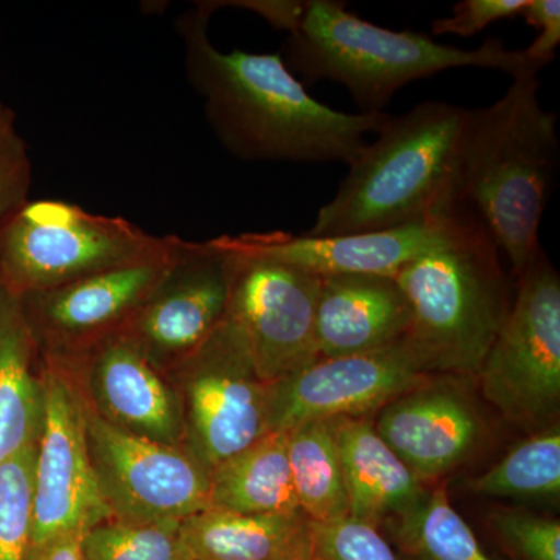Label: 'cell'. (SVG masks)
Returning <instances> with one entry per match:
<instances>
[{
    "label": "cell",
    "mask_w": 560,
    "mask_h": 560,
    "mask_svg": "<svg viewBox=\"0 0 560 560\" xmlns=\"http://www.w3.org/2000/svg\"><path fill=\"white\" fill-rule=\"evenodd\" d=\"M411 311L396 279L340 275L320 278L316 305L319 359L372 352L404 340Z\"/></svg>",
    "instance_id": "cell-18"
},
{
    "label": "cell",
    "mask_w": 560,
    "mask_h": 560,
    "mask_svg": "<svg viewBox=\"0 0 560 560\" xmlns=\"http://www.w3.org/2000/svg\"><path fill=\"white\" fill-rule=\"evenodd\" d=\"M420 223L360 234L308 237L287 232L242 234L235 245L319 276L372 275L396 278L397 272L418 259L451 231L463 206Z\"/></svg>",
    "instance_id": "cell-15"
},
{
    "label": "cell",
    "mask_w": 560,
    "mask_h": 560,
    "mask_svg": "<svg viewBox=\"0 0 560 560\" xmlns=\"http://www.w3.org/2000/svg\"><path fill=\"white\" fill-rule=\"evenodd\" d=\"M32 161L13 110L0 109V224L28 202Z\"/></svg>",
    "instance_id": "cell-29"
},
{
    "label": "cell",
    "mask_w": 560,
    "mask_h": 560,
    "mask_svg": "<svg viewBox=\"0 0 560 560\" xmlns=\"http://www.w3.org/2000/svg\"><path fill=\"white\" fill-rule=\"evenodd\" d=\"M86 438L113 518L183 522L209 510L210 474L183 445L117 429L88 405Z\"/></svg>",
    "instance_id": "cell-10"
},
{
    "label": "cell",
    "mask_w": 560,
    "mask_h": 560,
    "mask_svg": "<svg viewBox=\"0 0 560 560\" xmlns=\"http://www.w3.org/2000/svg\"><path fill=\"white\" fill-rule=\"evenodd\" d=\"M68 381L57 370L43 377L31 547L69 530L86 533L113 518L88 448L86 404Z\"/></svg>",
    "instance_id": "cell-11"
},
{
    "label": "cell",
    "mask_w": 560,
    "mask_h": 560,
    "mask_svg": "<svg viewBox=\"0 0 560 560\" xmlns=\"http://www.w3.org/2000/svg\"><path fill=\"white\" fill-rule=\"evenodd\" d=\"M429 375L405 338L359 355L319 359L270 383V433L308 420L361 418L425 385Z\"/></svg>",
    "instance_id": "cell-12"
},
{
    "label": "cell",
    "mask_w": 560,
    "mask_h": 560,
    "mask_svg": "<svg viewBox=\"0 0 560 560\" xmlns=\"http://www.w3.org/2000/svg\"><path fill=\"white\" fill-rule=\"evenodd\" d=\"M171 237L70 202L28 201L0 224V282L24 298L149 257Z\"/></svg>",
    "instance_id": "cell-6"
},
{
    "label": "cell",
    "mask_w": 560,
    "mask_h": 560,
    "mask_svg": "<svg viewBox=\"0 0 560 560\" xmlns=\"http://www.w3.org/2000/svg\"><path fill=\"white\" fill-rule=\"evenodd\" d=\"M393 518L397 540L419 560H493L452 506L445 486L427 493L418 506Z\"/></svg>",
    "instance_id": "cell-24"
},
{
    "label": "cell",
    "mask_w": 560,
    "mask_h": 560,
    "mask_svg": "<svg viewBox=\"0 0 560 560\" xmlns=\"http://www.w3.org/2000/svg\"><path fill=\"white\" fill-rule=\"evenodd\" d=\"M86 560H194L180 522H132L109 518L86 530Z\"/></svg>",
    "instance_id": "cell-26"
},
{
    "label": "cell",
    "mask_w": 560,
    "mask_h": 560,
    "mask_svg": "<svg viewBox=\"0 0 560 560\" xmlns=\"http://www.w3.org/2000/svg\"><path fill=\"white\" fill-rule=\"evenodd\" d=\"M375 430L422 482L458 466L481 433L480 420L459 393L425 385L383 407Z\"/></svg>",
    "instance_id": "cell-17"
},
{
    "label": "cell",
    "mask_w": 560,
    "mask_h": 560,
    "mask_svg": "<svg viewBox=\"0 0 560 560\" xmlns=\"http://www.w3.org/2000/svg\"><path fill=\"white\" fill-rule=\"evenodd\" d=\"M2 108H3V103H0V109H2Z\"/></svg>",
    "instance_id": "cell-35"
},
{
    "label": "cell",
    "mask_w": 560,
    "mask_h": 560,
    "mask_svg": "<svg viewBox=\"0 0 560 560\" xmlns=\"http://www.w3.org/2000/svg\"><path fill=\"white\" fill-rule=\"evenodd\" d=\"M86 371L92 410L103 420L136 436L183 445L178 393L127 335L117 331L92 346Z\"/></svg>",
    "instance_id": "cell-16"
},
{
    "label": "cell",
    "mask_w": 560,
    "mask_h": 560,
    "mask_svg": "<svg viewBox=\"0 0 560 560\" xmlns=\"http://www.w3.org/2000/svg\"><path fill=\"white\" fill-rule=\"evenodd\" d=\"M312 560V559H311Z\"/></svg>",
    "instance_id": "cell-37"
},
{
    "label": "cell",
    "mask_w": 560,
    "mask_h": 560,
    "mask_svg": "<svg viewBox=\"0 0 560 560\" xmlns=\"http://www.w3.org/2000/svg\"><path fill=\"white\" fill-rule=\"evenodd\" d=\"M36 444L0 464V560H25L35 501Z\"/></svg>",
    "instance_id": "cell-27"
},
{
    "label": "cell",
    "mask_w": 560,
    "mask_h": 560,
    "mask_svg": "<svg viewBox=\"0 0 560 560\" xmlns=\"http://www.w3.org/2000/svg\"><path fill=\"white\" fill-rule=\"evenodd\" d=\"M482 361V394L511 422L540 425L559 410L560 279L541 249Z\"/></svg>",
    "instance_id": "cell-8"
},
{
    "label": "cell",
    "mask_w": 560,
    "mask_h": 560,
    "mask_svg": "<svg viewBox=\"0 0 560 560\" xmlns=\"http://www.w3.org/2000/svg\"><path fill=\"white\" fill-rule=\"evenodd\" d=\"M493 526L525 560H560V523L522 511H499Z\"/></svg>",
    "instance_id": "cell-30"
},
{
    "label": "cell",
    "mask_w": 560,
    "mask_h": 560,
    "mask_svg": "<svg viewBox=\"0 0 560 560\" xmlns=\"http://www.w3.org/2000/svg\"><path fill=\"white\" fill-rule=\"evenodd\" d=\"M219 2H205L178 22L189 83L205 103L213 135L235 158L302 164H350L389 114H348L308 94L276 54L221 51L209 38Z\"/></svg>",
    "instance_id": "cell-1"
},
{
    "label": "cell",
    "mask_w": 560,
    "mask_h": 560,
    "mask_svg": "<svg viewBox=\"0 0 560 560\" xmlns=\"http://www.w3.org/2000/svg\"><path fill=\"white\" fill-rule=\"evenodd\" d=\"M228 302V250L220 238L180 241L171 270L120 331L154 366L176 364L217 329Z\"/></svg>",
    "instance_id": "cell-13"
},
{
    "label": "cell",
    "mask_w": 560,
    "mask_h": 560,
    "mask_svg": "<svg viewBox=\"0 0 560 560\" xmlns=\"http://www.w3.org/2000/svg\"><path fill=\"white\" fill-rule=\"evenodd\" d=\"M36 349L21 298L0 283V464L38 444L44 394L33 374Z\"/></svg>",
    "instance_id": "cell-21"
},
{
    "label": "cell",
    "mask_w": 560,
    "mask_h": 560,
    "mask_svg": "<svg viewBox=\"0 0 560 560\" xmlns=\"http://www.w3.org/2000/svg\"><path fill=\"white\" fill-rule=\"evenodd\" d=\"M232 5H241L254 13L260 14L265 21L270 22L272 27L283 32H293L300 22L304 2H291V0H261V2H235Z\"/></svg>",
    "instance_id": "cell-34"
},
{
    "label": "cell",
    "mask_w": 560,
    "mask_h": 560,
    "mask_svg": "<svg viewBox=\"0 0 560 560\" xmlns=\"http://www.w3.org/2000/svg\"><path fill=\"white\" fill-rule=\"evenodd\" d=\"M175 368L184 416L183 447L209 474L270 433V385L257 375L245 335L228 313Z\"/></svg>",
    "instance_id": "cell-7"
},
{
    "label": "cell",
    "mask_w": 560,
    "mask_h": 560,
    "mask_svg": "<svg viewBox=\"0 0 560 560\" xmlns=\"http://www.w3.org/2000/svg\"><path fill=\"white\" fill-rule=\"evenodd\" d=\"M287 451L298 501L315 523L349 518L348 492L337 442V419L302 422L287 431Z\"/></svg>",
    "instance_id": "cell-23"
},
{
    "label": "cell",
    "mask_w": 560,
    "mask_h": 560,
    "mask_svg": "<svg viewBox=\"0 0 560 560\" xmlns=\"http://www.w3.org/2000/svg\"><path fill=\"white\" fill-rule=\"evenodd\" d=\"M521 16L525 18L526 24L539 32L533 44L523 51L529 60L547 68L555 61L556 51L560 46L559 0H528Z\"/></svg>",
    "instance_id": "cell-32"
},
{
    "label": "cell",
    "mask_w": 560,
    "mask_h": 560,
    "mask_svg": "<svg viewBox=\"0 0 560 560\" xmlns=\"http://www.w3.org/2000/svg\"><path fill=\"white\" fill-rule=\"evenodd\" d=\"M312 560H399L388 541L371 523L312 522Z\"/></svg>",
    "instance_id": "cell-28"
},
{
    "label": "cell",
    "mask_w": 560,
    "mask_h": 560,
    "mask_svg": "<svg viewBox=\"0 0 560 560\" xmlns=\"http://www.w3.org/2000/svg\"><path fill=\"white\" fill-rule=\"evenodd\" d=\"M0 283H2V282H0Z\"/></svg>",
    "instance_id": "cell-36"
},
{
    "label": "cell",
    "mask_w": 560,
    "mask_h": 560,
    "mask_svg": "<svg viewBox=\"0 0 560 560\" xmlns=\"http://www.w3.org/2000/svg\"><path fill=\"white\" fill-rule=\"evenodd\" d=\"M83 530L57 534L43 544L28 547L25 560H86L83 550Z\"/></svg>",
    "instance_id": "cell-33"
},
{
    "label": "cell",
    "mask_w": 560,
    "mask_h": 560,
    "mask_svg": "<svg viewBox=\"0 0 560 560\" xmlns=\"http://www.w3.org/2000/svg\"><path fill=\"white\" fill-rule=\"evenodd\" d=\"M499 250L464 205L447 235L394 278L411 311L405 340L430 374L480 372L512 304Z\"/></svg>",
    "instance_id": "cell-5"
},
{
    "label": "cell",
    "mask_w": 560,
    "mask_h": 560,
    "mask_svg": "<svg viewBox=\"0 0 560 560\" xmlns=\"http://www.w3.org/2000/svg\"><path fill=\"white\" fill-rule=\"evenodd\" d=\"M228 250V315L248 342L257 375L275 383L319 360L316 305L319 276L243 249L221 235Z\"/></svg>",
    "instance_id": "cell-9"
},
{
    "label": "cell",
    "mask_w": 560,
    "mask_h": 560,
    "mask_svg": "<svg viewBox=\"0 0 560 560\" xmlns=\"http://www.w3.org/2000/svg\"><path fill=\"white\" fill-rule=\"evenodd\" d=\"M464 109L425 102L389 116L375 142L349 164L337 194L320 208L308 237L393 230L445 215L464 201L458 147Z\"/></svg>",
    "instance_id": "cell-3"
},
{
    "label": "cell",
    "mask_w": 560,
    "mask_h": 560,
    "mask_svg": "<svg viewBox=\"0 0 560 560\" xmlns=\"http://www.w3.org/2000/svg\"><path fill=\"white\" fill-rule=\"evenodd\" d=\"M209 508L248 515L300 514L287 431L265 434L210 471Z\"/></svg>",
    "instance_id": "cell-22"
},
{
    "label": "cell",
    "mask_w": 560,
    "mask_h": 560,
    "mask_svg": "<svg viewBox=\"0 0 560 560\" xmlns=\"http://www.w3.org/2000/svg\"><path fill=\"white\" fill-rule=\"evenodd\" d=\"M528 0H460L452 7V14L433 22V35H453L470 38L501 20L521 16Z\"/></svg>",
    "instance_id": "cell-31"
},
{
    "label": "cell",
    "mask_w": 560,
    "mask_h": 560,
    "mask_svg": "<svg viewBox=\"0 0 560 560\" xmlns=\"http://www.w3.org/2000/svg\"><path fill=\"white\" fill-rule=\"evenodd\" d=\"M285 49L283 61L305 84H342L363 114L385 113L401 88L444 70L492 69L518 80L545 69L525 51L506 49L501 39L490 38L471 50L444 46L425 33L378 27L335 0L304 2Z\"/></svg>",
    "instance_id": "cell-4"
},
{
    "label": "cell",
    "mask_w": 560,
    "mask_h": 560,
    "mask_svg": "<svg viewBox=\"0 0 560 560\" xmlns=\"http://www.w3.org/2000/svg\"><path fill=\"white\" fill-rule=\"evenodd\" d=\"M337 442L349 518L381 526L425 499L423 482L390 451L371 420L337 419Z\"/></svg>",
    "instance_id": "cell-19"
},
{
    "label": "cell",
    "mask_w": 560,
    "mask_h": 560,
    "mask_svg": "<svg viewBox=\"0 0 560 560\" xmlns=\"http://www.w3.org/2000/svg\"><path fill=\"white\" fill-rule=\"evenodd\" d=\"M471 492L485 497L545 499L560 493L558 427L534 434L495 466L469 481Z\"/></svg>",
    "instance_id": "cell-25"
},
{
    "label": "cell",
    "mask_w": 560,
    "mask_h": 560,
    "mask_svg": "<svg viewBox=\"0 0 560 560\" xmlns=\"http://www.w3.org/2000/svg\"><path fill=\"white\" fill-rule=\"evenodd\" d=\"M539 77L512 80L485 108L464 109L460 201L475 210L521 276L541 250L540 221L558 167V116L541 106Z\"/></svg>",
    "instance_id": "cell-2"
},
{
    "label": "cell",
    "mask_w": 560,
    "mask_h": 560,
    "mask_svg": "<svg viewBox=\"0 0 560 560\" xmlns=\"http://www.w3.org/2000/svg\"><path fill=\"white\" fill-rule=\"evenodd\" d=\"M194 560H311L312 522L300 514L209 510L180 522Z\"/></svg>",
    "instance_id": "cell-20"
},
{
    "label": "cell",
    "mask_w": 560,
    "mask_h": 560,
    "mask_svg": "<svg viewBox=\"0 0 560 560\" xmlns=\"http://www.w3.org/2000/svg\"><path fill=\"white\" fill-rule=\"evenodd\" d=\"M180 241L172 235L165 248L149 257L21 298L38 345L91 349L124 329L171 270Z\"/></svg>",
    "instance_id": "cell-14"
}]
</instances>
